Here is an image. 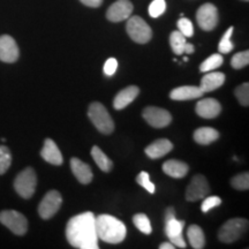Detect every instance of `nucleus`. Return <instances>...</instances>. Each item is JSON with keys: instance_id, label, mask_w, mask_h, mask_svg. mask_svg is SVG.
Listing matches in <instances>:
<instances>
[{"instance_id": "nucleus-1", "label": "nucleus", "mask_w": 249, "mask_h": 249, "mask_svg": "<svg viewBox=\"0 0 249 249\" xmlns=\"http://www.w3.org/2000/svg\"><path fill=\"white\" fill-rule=\"evenodd\" d=\"M66 238L74 248L98 249L95 214L88 211L71 218L66 226Z\"/></svg>"}, {"instance_id": "nucleus-2", "label": "nucleus", "mask_w": 249, "mask_h": 249, "mask_svg": "<svg viewBox=\"0 0 249 249\" xmlns=\"http://www.w3.org/2000/svg\"><path fill=\"white\" fill-rule=\"evenodd\" d=\"M96 232L98 239L107 244L117 245L124 240L127 229L118 218L111 214H99L96 217Z\"/></svg>"}, {"instance_id": "nucleus-3", "label": "nucleus", "mask_w": 249, "mask_h": 249, "mask_svg": "<svg viewBox=\"0 0 249 249\" xmlns=\"http://www.w3.org/2000/svg\"><path fill=\"white\" fill-rule=\"evenodd\" d=\"M88 117L93 126L103 134H111L114 129V123L107 110L101 103H91L88 110Z\"/></svg>"}, {"instance_id": "nucleus-4", "label": "nucleus", "mask_w": 249, "mask_h": 249, "mask_svg": "<svg viewBox=\"0 0 249 249\" xmlns=\"http://www.w3.org/2000/svg\"><path fill=\"white\" fill-rule=\"evenodd\" d=\"M37 176L33 167H27L18 174L14 180V189L22 198H30L35 194Z\"/></svg>"}, {"instance_id": "nucleus-5", "label": "nucleus", "mask_w": 249, "mask_h": 249, "mask_svg": "<svg viewBox=\"0 0 249 249\" xmlns=\"http://www.w3.org/2000/svg\"><path fill=\"white\" fill-rule=\"evenodd\" d=\"M248 229V220L244 218H233L227 220L224 225L220 227L218 232V238L222 242L231 244L238 240Z\"/></svg>"}, {"instance_id": "nucleus-6", "label": "nucleus", "mask_w": 249, "mask_h": 249, "mask_svg": "<svg viewBox=\"0 0 249 249\" xmlns=\"http://www.w3.org/2000/svg\"><path fill=\"white\" fill-rule=\"evenodd\" d=\"M128 36L139 44H145L152 37V30L149 24L140 17L128 18V22L126 26Z\"/></svg>"}, {"instance_id": "nucleus-7", "label": "nucleus", "mask_w": 249, "mask_h": 249, "mask_svg": "<svg viewBox=\"0 0 249 249\" xmlns=\"http://www.w3.org/2000/svg\"><path fill=\"white\" fill-rule=\"evenodd\" d=\"M0 223L17 235H24L28 231V220L18 211L4 210L0 213Z\"/></svg>"}, {"instance_id": "nucleus-8", "label": "nucleus", "mask_w": 249, "mask_h": 249, "mask_svg": "<svg viewBox=\"0 0 249 249\" xmlns=\"http://www.w3.org/2000/svg\"><path fill=\"white\" fill-rule=\"evenodd\" d=\"M62 204V197L58 191H50L38 205V213L43 219H50L58 213Z\"/></svg>"}, {"instance_id": "nucleus-9", "label": "nucleus", "mask_w": 249, "mask_h": 249, "mask_svg": "<svg viewBox=\"0 0 249 249\" xmlns=\"http://www.w3.org/2000/svg\"><path fill=\"white\" fill-rule=\"evenodd\" d=\"M196 21L202 30H213L218 23V11L216 6L210 2L202 5L196 13Z\"/></svg>"}, {"instance_id": "nucleus-10", "label": "nucleus", "mask_w": 249, "mask_h": 249, "mask_svg": "<svg viewBox=\"0 0 249 249\" xmlns=\"http://www.w3.org/2000/svg\"><path fill=\"white\" fill-rule=\"evenodd\" d=\"M142 116L145 121L155 128H164L169 126L172 121V116L169 111L156 107H145L142 112Z\"/></svg>"}, {"instance_id": "nucleus-11", "label": "nucleus", "mask_w": 249, "mask_h": 249, "mask_svg": "<svg viewBox=\"0 0 249 249\" xmlns=\"http://www.w3.org/2000/svg\"><path fill=\"white\" fill-rule=\"evenodd\" d=\"M209 183L205 177L197 174L192 179L191 183L186 189V200L189 202H196L201 198H204L209 193Z\"/></svg>"}, {"instance_id": "nucleus-12", "label": "nucleus", "mask_w": 249, "mask_h": 249, "mask_svg": "<svg viewBox=\"0 0 249 249\" xmlns=\"http://www.w3.org/2000/svg\"><path fill=\"white\" fill-rule=\"evenodd\" d=\"M20 57V50L15 39L9 35L0 36V60L13 64Z\"/></svg>"}, {"instance_id": "nucleus-13", "label": "nucleus", "mask_w": 249, "mask_h": 249, "mask_svg": "<svg viewBox=\"0 0 249 249\" xmlns=\"http://www.w3.org/2000/svg\"><path fill=\"white\" fill-rule=\"evenodd\" d=\"M133 8V4L129 0H118L108 7L107 18L111 22H121L132 15Z\"/></svg>"}, {"instance_id": "nucleus-14", "label": "nucleus", "mask_w": 249, "mask_h": 249, "mask_svg": "<svg viewBox=\"0 0 249 249\" xmlns=\"http://www.w3.org/2000/svg\"><path fill=\"white\" fill-rule=\"evenodd\" d=\"M185 227L183 220H178L176 217L165 220V233L170 242L179 248H186V242L182 238V230Z\"/></svg>"}, {"instance_id": "nucleus-15", "label": "nucleus", "mask_w": 249, "mask_h": 249, "mask_svg": "<svg viewBox=\"0 0 249 249\" xmlns=\"http://www.w3.org/2000/svg\"><path fill=\"white\" fill-rule=\"evenodd\" d=\"M195 111L197 116L204 118V119H213L219 116L220 111H222V105L213 98H203L196 104Z\"/></svg>"}, {"instance_id": "nucleus-16", "label": "nucleus", "mask_w": 249, "mask_h": 249, "mask_svg": "<svg viewBox=\"0 0 249 249\" xmlns=\"http://www.w3.org/2000/svg\"><path fill=\"white\" fill-rule=\"evenodd\" d=\"M40 156L45 161L52 165H61L64 163V158L59 148L57 147L53 140L46 139L43 145V149L40 150Z\"/></svg>"}, {"instance_id": "nucleus-17", "label": "nucleus", "mask_w": 249, "mask_h": 249, "mask_svg": "<svg viewBox=\"0 0 249 249\" xmlns=\"http://www.w3.org/2000/svg\"><path fill=\"white\" fill-rule=\"evenodd\" d=\"M200 87L195 86H182L173 89L170 92V98L173 101H191V99L200 98L203 96Z\"/></svg>"}, {"instance_id": "nucleus-18", "label": "nucleus", "mask_w": 249, "mask_h": 249, "mask_svg": "<svg viewBox=\"0 0 249 249\" xmlns=\"http://www.w3.org/2000/svg\"><path fill=\"white\" fill-rule=\"evenodd\" d=\"M225 79V74L220 71H207V74L202 77L200 88L203 92L213 91L224 85Z\"/></svg>"}, {"instance_id": "nucleus-19", "label": "nucleus", "mask_w": 249, "mask_h": 249, "mask_svg": "<svg viewBox=\"0 0 249 249\" xmlns=\"http://www.w3.org/2000/svg\"><path fill=\"white\" fill-rule=\"evenodd\" d=\"M173 149V144L171 141L166 139H160L157 141L152 142L145 148V154L151 160H158V158L164 157Z\"/></svg>"}, {"instance_id": "nucleus-20", "label": "nucleus", "mask_w": 249, "mask_h": 249, "mask_svg": "<svg viewBox=\"0 0 249 249\" xmlns=\"http://www.w3.org/2000/svg\"><path fill=\"white\" fill-rule=\"evenodd\" d=\"M71 169L73 171L75 178L79 180V182L83 183V185H88V183L91 182L92 172L88 164L83 163L79 158H71Z\"/></svg>"}, {"instance_id": "nucleus-21", "label": "nucleus", "mask_w": 249, "mask_h": 249, "mask_svg": "<svg viewBox=\"0 0 249 249\" xmlns=\"http://www.w3.org/2000/svg\"><path fill=\"white\" fill-rule=\"evenodd\" d=\"M140 93L139 87L136 86H129L124 90H121L120 92H118V95L114 97L113 101V107L116 110H123L126 107L132 103L134 99L138 97Z\"/></svg>"}, {"instance_id": "nucleus-22", "label": "nucleus", "mask_w": 249, "mask_h": 249, "mask_svg": "<svg viewBox=\"0 0 249 249\" xmlns=\"http://www.w3.org/2000/svg\"><path fill=\"white\" fill-rule=\"evenodd\" d=\"M188 165L181 160H170L163 164V171L165 174L174 179L183 178L188 173Z\"/></svg>"}, {"instance_id": "nucleus-23", "label": "nucleus", "mask_w": 249, "mask_h": 249, "mask_svg": "<svg viewBox=\"0 0 249 249\" xmlns=\"http://www.w3.org/2000/svg\"><path fill=\"white\" fill-rule=\"evenodd\" d=\"M218 138H219L218 130L211 128V127H201L194 132V140L198 144H210L218 140Z\"/></svg>"}, {"instance_id": "nucleus-24", "label": "nucleus", "mask_w": 249, "mask_h": 249, "mask_svg": "<svg viewBox=\"0 0 249 249\" xmlns=\"http://www.w3.org/2000/svg\"><path fill=\"white\" fill-rule=\"evenodd\" d=\"M187 236H188L189 244L193 248L202 249L205 246V236L202 229L197 225H191L188 231H187Z\"/></svg>"}, {"instance_id": "nucleus-25", "label": "nucleus", "mask_w": 249, "mask_h": 249, "mask_svg": "<svg viewBox=\"0 0 249 249\" xmlns=\"http://www.w3.org/2000/svg\"><path fill=\"white\" fill-rule=\"evenodd\" d=\"M91 156L93 160H95V163L97 164V166L103 171V172H110L112 170V167H113V163H112L110 158H108L107 156L102 151V149L97 147V145L92 147Z\"/></svg>"}, {"instance_id": "nucleus-26", "label": "nucleus", "mask_w": 249, "mask_h": 249, "mask_svg": "<svg viewBox=\"0 0 249 249\" xmlns=\"http://www.w3.org/2000/svg\"><path fill=\"white\" fill-rule=\"evenodd\" d=\"M186 43H187L186 37L183 36L179 30L173 31V33L171 34L170 44H171V48H172V50H173V52L176 54L181 55L183 53V49H185Z\"/></svg>"}, {"instance_id": "nucleus-27", "label": "nucleus", "mask_w": 249, "mask_h": 249, "mask_svg": "<svg viewBox=\"0 0 249 249\" xmlns=\"http://www.w3.org/2000/svg\"><path fill=\"white\" fill-rule=\"evenodd\" d=\"M223 61L224 59L222 57V54L216 53V54L210 55L209 58H207L203 62H202L200 66V71H203V73H207V71L216 70V68L222 66Z\"/></svg>"}, {"instance_id": "nucleus-28", "label": "nucleus", "mask_w": 249, "mask_h": 249, "mask_svg": "<svg viewBox=\"0 0 249 249\" xmlns=\"http://www.w3.org/2000/svg\"><path fill=\"white\" fill-rule=\"evenodd\" d=\"M133 223L138 229L144 234H150L152 232V226L150 220L147 214L144 213H136L135 216L133 217Z\"/></svg>"}, {"instance_id": "nucleus-29", "label": "nucleus", "mask_w": 249, "mask_h": 249, "mask_svg": "<svg viewBox=\"0 0 249 249\" xmlns=\"http://www.w3.org/2000/svg\"><path fill=\"white\" fill-rule=\"evenodd\" d=\"M233 30H234V28L230 27L229 29L225 31V34H224L222 39H220L219 45H218V50H219L220 53H230V52L234 49V45H233L231 40Z\"/></svg>"}, {"instance_id": "nucleus-30", "label": "nucleus", "mask_w": 249, "mask_h": 249, "mask_svg": "<svg viewBox=\"0 0 249 249\" xmlns=\"http://www.w3.org/2000/svg\"><path fill=\"white\" fill-rule=\"evenodd\" d=\"M12 165V152L6 145H0V174L7 172Z\"/></svg>"}, {"instance_id": "nucleus-31", "label": "nucleus", "mask_w": 249, "mask_h": 249, "mask_svg": "<svg viewBox=\"0 0 249 249\" xmlns=\"http://www.w3.org/2000/svg\"><path fill=\"white\" fill-rule=\"evenodd\" d=\"M231 185L238 191H247L249 188V173L245 172L235 176L231 180Z\"/></svg>"}, {"instance_id": "nucleus-32", "label": "nucleus", "mask_w": 249, "mask_h": 249, "mask_svg": "<svg viewBox=\"0 0 249 249\" xmlns=\"http://www.w3.org/2000/svg\"><path fill=\"white\" fill-rule=\"evenodd\" d=\"M249 64V52L248 51H242L239 52L233 55L231 60V66L234 68V70H241L247 66Z\"/></svg>"}, {"instance_id": "nucleus-33", "label": "nucleus", "mask_w": 249, "mask_h": 249, "mask_svg": "<svg viewBox=\"0 0 249 249\" xmlns=\"http://www.w3.org/2000/svg\"><path fill=\"white\" fill-rule=\"evenodd\" d=\"M235 97L238 98V101L242 107H248L249 104V85L247 82L242 83L235 89L234 91Z\"/></svg>"}, {"instance_id": "nucleus-34", "label": "nucleus", "mask_w": 249, "mask_h": 249, "mask_svg": "<svg viewBox=\"0 0 249 249\" xmlns=\"http://www.w3.org/2000/svg\"><path fill=\"white\" fill-rule=\"evenodd\" d=\"M166 9V2L165 0H154L149 6V15L151 18H160Z\"/></svg>"}, {"instance_id": "nucleus-35", "label": "nucleus", "mask_w": 249, "mask_h": 249, "mask_svg": "<svg viewBox=\"0 0 249 249\" xmlns=\"http://www.w3.org/2000/svg\"><path fill=\"white\" fill-rule=\"evenodd\" d=\"M177 26H178V29L180 33L182 34L183 36L186 37H192L194 35V27H193V23L191 20H188V18H179L178 23H177Z\"/></svg>"}, {"instance_id": "nucleus-36", "label": "nucleus", "mask_w": 249, "mask_h": 249, "mask_svg": "<svg viewBox=\"0 0 249 249\" xmlns=\"http://www.w3.org/2000/svg\"><path fill=\"white\" fill-rule=\"evenodd\" d=\"M136 181H138L140 186H142L143 188L147 189V191L150 193V194H154V193H155V191H156L155 185L151 182L150 176H149V173L143 171V172H141L138 177H136Z\"/></svg>"}, {"instance_id": "nucleus-37", "label": "nucleus", "mask_w": 249, "mask_h": 249, "mask_svg": "<svg viewBox=\"0 0 249 249\" xmlns=\"http://www.w3.org/2000/svg\"><path fill=\"white\" fill-rule=\"evenodd\" d=\"M220 203H222V200H220V197H218V196H209V197L205 196L204 201L202 202L201 205L202 213H208V211L213 209V208L218 207Z\"/></svg>"}, {"instance_id": "nucleus-38", "label": "nucleus", "mask_w": 249, "mask_h": 249, "mask_svg": "<svg viewBox=\"0 0 249 249\" xmlns=\"http://www.w3.org/2000/svg\"><path fill=\"white\" fill-rule=\"evenodd\" d=\"M117 68H118L117 59L114 58L107 59L104 65V74L107 76H112L117 71Z\"/></svg>"}, {"instance_id": "nucleus-39", "label": "nucleus", "mask_w": 249, "mask_h": 249, "mask_svg": "<svg viewBox=\"0 0 249 249\" xmlns=\"http://www.w3.org/2000/svg\"><path fill=\"white\" fill-rule=\"evenodd\" d=\"M80 1L82 2L83 5L88 6V7L96 8V7H99V6L102 5L103 0H80Z\"/></svg>"}, {"instance_id": "nucleus-40", "label": "nucleus", "mask_w": 249, "mask_h": 249, "mask_svg": "<svg viewBox=\"0 0 249 249\" xmlns=\"http://www.w3.org/2000/svg\"><path fill=\"white\" fill-rule=\"evenodd\" d=\"M195 49H194V45L191 44V43H186L185 45V49H183V53H187V54H192L194 53Z\"/></svg>"}, {"instance_id": "nucleus-41", "label": "nucleus", "mask_w": 249, "mask_h": 249, "mask_svg": "<svg viewBox=\"0 0 249 249\" xmlns=\"http://www.w3.org/2000/svg\"><path fill=\"white\" fill-rule=\"evenodd\" d=\"M160 249H174L176 248V246H174L172 242H164V244H161L160 246Z\"/></svg>"}, {"instance_id": "nucleus-42", "label": "nucleus", "mask_w": 249, "mask_h": 249, "mask_svg": "<svg viewBox=\"0 0 249 249\" xmlns=\"http://www.w3.org/2000/svg\"><path fill=\"white\" fill-rule=\"evenodd\" d=\"M242 1H248V0H242Z\"/></svg>"}]
</instances>
